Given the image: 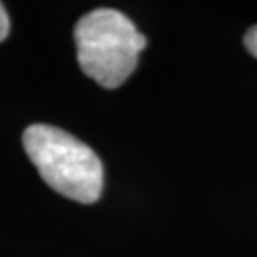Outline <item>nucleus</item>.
I'll use <instances>...</instances> for the list:
<instances>
[{
    "label": "nucleus",
    "mask_w": 257,
    "mask_h": 257,
    "mask_svg": "<svg viewBox=\"0 0 257 257\" xmlns=\"http://www.w3.org/2000/svg\"><path fill=\"white\" fill-rule=\"evenodd\" d=\"M23 147L33 166L54 191L80 204H93L103 191L99 156L80 139L48 124L23 132Z\"/></svg>",
    "instance_id": "nucleus-1"
},
{
    "label": "nucleus",
    "mask_w": 257,
    "mask_h": 257,
    "mask_svg": "<svg viewBox=\"0 0 257 257\" xmlns=\"http://www.w3.org/2000/svg\"><path fill=\"white\" fill-rule=\"evenodd\" d=\"M76 59L92 80L103 88H118L138 67L147 38L122 12L99 8L86 14L74 27Z\"/></svg>",
    "instance_id": "nucleus-2"
},
{
    "label": "nucleus",
    "mask_w": 257,
    "mask_h": 257,
    "mask_svg": "<svg viewBox=\"0 0 257 257\" xmlns=\"http://www.w3.org/2000/svg\"><path fill=\"white\" fill-rule=\"evenodd\" d=\"M244 44H246V48H248V52L253 57H257V25L255 27H251L246 33V38H244Z\"/></svg>",
    "instance_id": "nucleus-3"
},
{
    "label": "nucleus",
    "mask_w": 257,
    "mask_h": 257,
    "mask_svg": "<svg viewBox=\"0 0 257 257\" xmlns=\"http://www.w3.org/2000/svg\"><path fill=\"white\" fill-rule=\"evenodd\" d=\"M8 33H10V19L4 6H2V2H0V42L8 37Z\"/></svg>",
    "instance_id": "nucleus-4"
}]
</instances>
